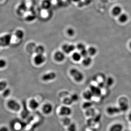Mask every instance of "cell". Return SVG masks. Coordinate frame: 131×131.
<instances>
[{
  "label": "cell",
  "instance_id": "13",
  "mask_svg": "<svg viewBox=\"0 0 131 131\" xmlns=\"http://www.w3.org/2000/svg\"><path fill=\"white\" fill-rule=\"evenodd\" d=\"M29 107L32 110H35L37 109L39 106V104L37 101L34 99H32L30 100L28 104Z\"/></svg>",
  "mask_w": 131,
  "mask_h": 131
},
{
  "label": "cell",
  "instance_id": "34",
  "mask_svg": "<svg viewBox=\"0 0 131 131\" xmlns=\"http://www.w3.org/2000/svg\"><path fill=\"white\" fill-rule=\"evenodd\" d=\"M77 47V49L81 51L86 49L85 46L82 43H80L78 44Z\"/></svg>",
  "mask_w": 131,
  "mask_h": 131
},
{
  "label": "cell",
  "instance_id": "33",
  "mask_svg": "<svg viewBox=\"0 0 131 131\" xmlns=\"http://www.w3.org/2000/svg\"><path fill=\"white\" fill-rule=\"evenodd\" d=\"M80 54H81L82 57H83L84 58L88 57V55L89 54L88 52L86 49H84L83 50L81 51Z\"/></svg>",
  "mask_w": 131,
  "mask_h": 131
},
{
  "label": "cell",
  "instance_id": "17",
  "mask_svg": "<svg viewBox=\"0 0 131 131\" xmlns=\"http://www.w3.org/2000/svg\"><path fill=\"white\" fill-rule=\"evenodd\" d=\"M62 123L64 126L67 127L72 122H71L70 119L69 118V117H63L62 120Z\"/></svg>",
  "mask_w": 131,
  "mask_h": 131
},
{
  "label": "cell",
  "instance_id": "29",
  "mask_svg": "<svg viewBox=\"0 0 131 131\" xmlns=\"http://www.w3.org/2000/svg\"><path fill=\"white\" fill-rule=\"evenodd\" d=\"M114 83V80L113 78L109 77L106 80V84L108 86H112Z\"/></svg>",
  "mask_w": 131,
  "mask_h": 131
},
{
  "label": "cell",
  "instance_id": "1",
  "mask_svg": "<svg viewBox=\"0 0 131 131\" xmlns=\"http://www.w3.org/2000/svg\"><path fill=\"white\" fill-rule=\"evenodd\" d=\"M118 107L121 112H126L129 109V101L125 96L120 97L118 100Z\"/></svg>",
  "mask_w": 131,
  "mask_h": 131
},
{
  "label": "cell",
  "instance_id": "38",
  "mask_svg": "<svg viewBox=\"0 0 131 131\" xmlns=\"http://www.w3.org/2000/svg\"><path fill=\"white\" fill-rule=\"evenodd\" d=\"M129 47H130V49L131 50V41L130 42V43H129Z\"/></svg>",
  "mask_w": 131,
  "mask_h": 131
},
{
  "label": "cell",
  "instance_id": "37",
  "mask_svg": "<svg viewBox=\"0 0 131 131\" xmlns=\"http://www.w3.org/2000/svg\"><path fill=\"white\" fill-rule=\"evenodd\" d=\"M127 118H128V119L129 120V121L131 123V112H130L128 114Z\"/></svg>",
  "mask_w": 131,
  "mask_h": 131
},
{
  "label": "cell",
  "instance_id": "31",
  "mask_svg": "<svg viewBox=\"0 0 131 131\" xmlns=\"http://www.w3.org/2000/svg\"><path fill=\"white\" fill-rule=\"evenodd\" d=\"M70 98L72 100L73 103L74 102H76L79 100V96L77 94H72L70 96Z\"/></svg>",
  "mask_w": 131,
  "mask_h": 131
},
{
  "label": "cell",
  "instance_id": "22",
  "mask_svg": "<svg viewBox=\"0 0 131 131\" xmlns=\"http://www.w3.org/2000/svg\"><path fill=\"white\" fill-rule=\"evenodd\" d=\"M92 106V103L89 101H88L85 102L83 103L82 105V107L83 109L86 110L91 108Z\"/></svg>",
  "mask_w": 131,
  "mask_h": 131
},
{
  "label": "cell",
  "instance_id": "39",
  "mask_svg": "<svg viewBox=\"0 0 131 131\" xmlns=\"http://www.w3.org/2000/svg\"><path fill=\"white\" fill-rule=\"evenodd\" d=\"M124 131H131V130H124Z\"/></svg>",
  "mask_w": 131,
  "mask_h": 131
},
{
  "label": "cell",
  "instance_id": "19",
  "mask_svg": "<svg viewBox=\"0 0 131 131\" xmlns=\"http://www.w3.org/2000/svg\"><path fill=\"white\" fill-rule=\"evenodd\" d=\"M15 35L16 37L19 39H23L25 36V33L24 31L21 30H17L15 32Z\"/></svg>",
  "mask_w": 131,
  "mask_h": 131
},
{
  "label": "cell",
  "instance_id": "30",
  "mask_svg": "<svg viewBox=\"0 0 131 131\" xmlns=\"http://www.w3.org/2000/svg\"><path fill=\"white\" fill-rule=\"evenodd\" d=\"M86 111L85 114H86V115L88 117H91L94 113V110L92 108L88 109V110H86Z\"/></svg>",
  "mask_w": 131,
  "mask_h": 131
},
{
  "label": "cell",
  "instance_id": "42",
  "mask_svg": "<svg viewBox=\"0 0 131 131\" xmlns=\"http://www.w3.org/2000/svg\"></svg>",
  "mask_w": 131,
  "mask_h": 131
},
{
  "label": "cell",
  "instance_id": "7",
  "mask_svg": "<svg viewBox=\"0 0 131 131\" xmlns=\"http://www.w3.org/2000/svg\"><path fill=\"white\" fill-rule=\"evenodd\" d=\"M124 126L122 124L120 123H114L112 124L108 129V131H124Z\"/></svg>",
  "mask_w": 131,
  "mask_h": 131
},
{
  "label": "cell",
  "instance_id": "18",
  "mask_svg": "<svg viewBox=\"0 0 131 131\" xmlns=\"http://www.w3.org/2000/svg\"><path fill=\"white\" fill-rule=\"evenodd\" d=\"M92 59L89 57H87L84 58L82 61V63L83 65L86 66H88L90 65L92 63Z\"/></svg>",
  "mask_w": 131,
  "mask_h": 131
},
{
  "label": "cell",
  "instance_id": "20",
  "mask_svg": "<svg viewBox=\"0 0 131 131\" xmlns=\"http://www.w3.org/2000/svg\"><path fill=\"white\" fill-rule=\"evenodd\" d=\"M128 16L125 14H122L119 15V20L120 22L122 23H124L126 22L128 20Z\"/></svg>",
  "mask_w": 131,
  "mask_h": 131
},
{
  "label": "cell",
  "instance_id": "41",
  "mask_svg": "<svg viewBox=\"0 0 131 131\" xmlns=\"http://www.w3.org/2000/svg\"><path fill=\"white\" fill-rule=\"evenodd\" d=\"M1 45H0V47H1Z\"/></svg>",
  "mask_w": 131,
  "mask_h": 131
},
{
  "label": "cell",
  "instance_id": "2",
  "mask_svg": "<svg viewBox=\"0 0 131 131\" xmlns=\"http://www.w3.org/2000/svg\"><path fill=\"white\" fill-rule=\"evenodd\" d=\"M8 108L13 112H18L21 109V106L20 103L15 100H9L7 103Z\"/></svg>",
  "mask_w": 131,
  "mask_h": 131
},
{
  "label": "cell",
  "instance_id": "28",
  "mask_svg": "<svg viewBox=\"0 0 131 131\" xmlns=\"http://www.w3.org/2000/svg\"><path fill=\"white\" fill-rule=\"evenodd\" d=\"M11 93V90L9 88H7L4 91H3V96L4 97H5V98H6V97H8L10 95Z\"/></svg>",
  "mask_w": 131,
  "mask_h": 131
},
{
  "label": "cell",
  "instance_id": "23",
  "mask_svg": "<svg viewBox=\"0 0 131 131\" xmlns=\"http://www.w3.org/2000/svg\"><path fill=\"white\" fill-rule=\"evenodd\" d=\"M63 102L64 105L68 106L71 105L73 103V102L72 101L70 97H67L64 98Z\"/></svg>",
  "mask_w": 131,
  "mask_h": 131
},
{
  "label": "cell",
  "instance_id": "4",
  "mask_svg": "<svg viewBox=\"0 0 131 131\" xmlns=\"http://www.w3.org/2000/svg\"><path fill=\"white\" fill-rule=\"evenodd\" d=\"M12 36L11 34H7L0 37V45L3 47L8 46L11 43Z\"/></svg>",
  "mask_w": 131,
  "mask_h": 131
},
{
  "label": "cell",
  "instance_id": "21",
  "mask_svg": "<svg viewBox=\"0 0 131 131\" xmlns=\"http://www.w3.org/2000/svg\"><path fill=\"white\" fill-rule=\"evenodd\" d=\"M35 51L37 54H43L45 51L44 47L42 45L36 47Z\"/></svg>",
  "mask_w": 131,
  "mask_h": 131
},
{
  "label": "cell",
  "instance_id": "5",
  "mask_svg": "<svg viewBox=\"0 0 131 131\" xmlns=\"http://www.w3.org/2000/svg\"><path fill=\"white\" fill-rule=\"evenodd\" d=\"M70 74L73 78L74 80L77 82H81L83 80V74L77 69H72L70 71Z\"/></svg>",
  "mask_w": 131,
  "mask_h": 131
},
{
  "label": "cell",
  "instance_id": "24",
  "mask_svg": "<svg viewBox=\"0 0 131 131\" xmlns=\"http://www.w3.org/2000/svg\"><path fill=\"white\" fill-rule=\"evenodd\" d=\"M68 131H77V126L74 123H71V124L67 127Z\"/></svg>",
  "mask_w": 131,
  "mask_h": 131
},
{
  "label": "cell",
  "instance_id": "12",
  "mask_svg": "<svg viewBox=\"0 0 131 131\" xmlns=\"http://www.w3.org/2000/svg\"><path fill=\"white\" fill-rule=\"evenodd\" d=\"M75 46L73 45L65 44L62 47L63 51L67 54L71 53L74 50Z\"/></svg>",
  "mask_w": 131,
  "mask_h": 131
},
{
  "label": "cell",
  "instance_id": "8",
  "mask_svg": "<svg viewBox=\"0 0 131 131\" xmlns=\"http://www.w3.org/2000/svg\"><path fill=\"white\" fill-rule=\"evenodd\" d=\"M53 107L51 103H47L45 104L42 107V111L45 114L49 115L53 111Z\"/></svg>",
  "mask_w": 131,
  "mask_h": 131
},
{
  "label": "cell",
  "instance_id": "10",
  "mask_svg": "<svg viewBox=\"0 0 131 131\" xmlns=\"http://www.w3.org/2000/svg\"><path fill=\"white\" fill-rule=\"evenodd\" d=\"M46 58L43 54H37L34 57V62L35 64L39 65L44 63L45 61Z\"/></svg>",
  "mask_w": 131,
  "mask_h": 131
},
{
  "label": "cell",
  "instance_id": "27",
  "mask_svg": "<svg viewBox=\"0 0 131 131\" xmlns=\"http://www.w3.org/2000/svg\"><path fill=\"white\" fill-rule=\"evenodd\" d=\"M88 50L89 54L91 56H94L97 52V50H96V48L94 47H90Z\"/></svg>",
  "mask_w": 131,
  "mask_h": 131
},
{
  "label": "cell",
  "instance_id": "25",
  "mask_svg": "<svg viewBox=\"0 0 131 131\" xmlns=\"http://www.w3.org/2000/svg\"><path fill=\"white\" fill-rule=\"evenodd\" d=\"M82 56H81L80 53H79L78 52H75L73 53V56H72V58L74 61L78 62L81 60V58Z\"/></svg>",
  "mask_w": 131,
  "mask_h": 131
},
{
  "label": "cell",
  "instance_id": "14",
  "mask_svg": "<svg viewBox=\"0 0 131 131\" xmlns=\"http://www.w3.org/2000/svg\"><path fill=\"white\" fill-rule=\"evenodd\" d=\"M54 57L56 61L58 62H61L64 60L65 59V56L62 52L59 51L55 53Z\"/></svg>",
  "mask_w": 131,
  "mask_h": 131
},
{
  "label": "cell",
  "instance_id": "35",
  "mask_svg": "<svg viewBox=\"0 0 131 131\" xmlns=\"http://www.w3.org/2000/svg\"><path fill=\"white\" fill-rule=\"evenodd\" d=\"M67 33L69 36H73L74 34L75 31L72 28H69L67 31Z\"/></svg>",
  "mask_w": 131,
  "mask_h": 131
},
{
  "label": "cell",
  "instance_id": "16",
  "mask_svg": "<svg viewBox=\"0 0 131 131\" xmlns=\"http://www.w3.org/2000/svg\"><path fill=\"white\" fill-rule=\"evenodd\" d=\"M122 8L119 6H116L113 8L112 9L113 14L114 16H117L120 15L122 12Z\"/></svg>",
  "mask_w": 131,
  "mask_h": 131
},
{
  "label": "cell",
  "instance_id": "3",
  "mask_svg": "<svg viewBox=\"0 0 131 131\" xmlns=\"http://www.w3.org/2000/svg\"><path fill=\"white\" fill-rule=\"evenodd\" d=\"M57 112L59 115L63 117H69L72 113L71 108L69 106L64 105L59 108Z\"/></svg>",
  "mask_w": 131,
  "mask_h": 131
},
{
  "label": "cell",
  "instance_id": "26",
  "mask_svg": "<svg viewBox=\"0 0 131 131\" xmlns=\"http://www.w3.org/2000/svg\"><path fill=\"white\" fill-rule=\"evenodd\" d=\"M7 83L5 81H1L0 82V91H3L7 88Z\"/></svg>",
  "mask_w": 131,
  "mask_h": 131
},
{
  "label": "cell",
  "instance_id": "15",
  "mask_svg": "<svg viewBox=\"0 0 131 131\" xmlns=\"http://www.w3.org/2000/svg\"><path fill=\"white\" fill-rule=\"evenodd\" d=\"M83 98L88 101H90L93 97V94L90 90H87L83 93Z\"/></svg>",
  "mask_w": 131,
  "mask_h": 131
},
{
  "label": "cell",
  "instance_id": "6",
  "mask_svg": "<svg viewBox=\"0 0 131 131\" xmlns=\"http://www.w3.org/2000/svg\"><path fill=\"white\" fill-rule=\"evenodd\" d=\"M106 111L107 114L110 116H115L121 112L118 106H108L106 108Z\"/></svg>",
  "mask_w": 131,
  "mask_h": 131
},
{
  "label": "cell",
  "instance_id": "11",
  "mask_svg": "<svg viewBox=\"0 0 131 131\" xmlns=\"http://www.w3.org/2000/svg\"><path fill=\"white\" fill-rule=\"evenodd\" d=\"M56 77V74L54 72H50L42 76V79L44 81H49L54 80Z\"/></svg>",
  "mask_w": 131,
  "mask_h": 131
},
{
  "label": "cell",
  "instance_id": "40",
  "mask_svg": "<svg viewBox=\"0 0 131 131\" xmlns=\"http://www.w3.org/2000/svg\"><path fill=\"white\" fill-rule=\"evenodd\" d=\"M112 1H114V0H112Z\"/></svg>",
  "mask_w": 131,
  "mask_h": 131
},
{
  "label": "cell",
  "instance_id": "9",
  "mask_svg": "<svg viewBox=\"0 0 131 131\" xmlns=\"http://www.w3.org/2000/svg\"><path fill=\"white\" fill-rule=\"evenodd\" d=\"M90 90L93 94V96L99 97L101 95V90L100 88L98 86L91 85L90 87Z\"/></svg>",
  "mask_w": 131,
  "mask_h": 131
},
{
  "label": "cell",
  "instance_id": "32",
  "mask_svg": "<svg viewBox=\"0 0 131 131\" xmlns=\"http://www.w3.org/2000/svg\"><path fill=\"white\" fill-rule=\"evenodd\" d=\"M7 65V62L4 59H0V69L5 68Z\"/></svg>",
  "mask_w": 131,
  "mask_h": 131
},
{
  "label": "cell",
  "instance_id": "36",
  "mask_svg": "<svg viewBox=\"0 0 131 131\" xmlns=\"http://www.w3.org/2000/svg\"><path fill=\"white\" fill-rule=\"evenodd\" d=\"M0 131H9V130L7 127L3 126L0 127Z\"/></svg>",
  "mask_w": 131,
  "mask_h": 131
}]
</instances>
